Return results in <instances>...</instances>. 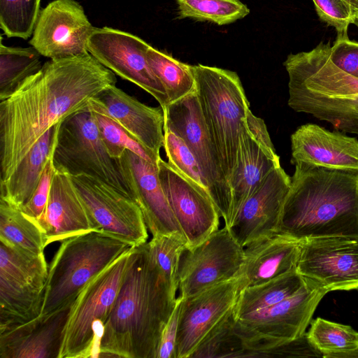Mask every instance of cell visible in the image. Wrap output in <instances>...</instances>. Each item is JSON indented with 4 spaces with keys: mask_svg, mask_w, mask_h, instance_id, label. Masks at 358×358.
I'll use <instances>...</instances> for the list:
<instances>
[{
    "mask_svg": "<svg viewBox=\"0 0 358 358\" xmlns=\"http://www.w3.org/2000/svg\"><path fill=\"white\" fill-rule=\"evenodd\" d=\"M115 73L90 52L50 59L0 102V176L6 180L50 128L88 109L115 86Z\"/></svg>",
    "mask_w": 358,
    "mask_h": 358,
    "instance_id": "obj_1",
    "label": "cell"
},
{
    "mask_svg": "<svg viewBox=\"0 0 358 358\" xmlns=\"http://www.w3.org/2000/svg\"><path fill=\"white\" fill-rule=\"evenodd\" d=\"M177 299L146 243L134 247L102 330L99 357L157 358L163 329Z\"/></svg>",
    "mask_w": 358,
    "mask_h": 358,
    "instance_id": "obj_2",
    "label": "cell"
},
{
    "mask_svg": "<svg viewBox=\"0 0 358 358\" xmlns=\"http://www.w3.org/2000/svg\"><path fill=\"white\" fill-rule=\"evenodd\" d=\"M275 234L358 239V172L296 162Z\"/></svg>",
    "mask_w": 358,
    "mask_h": 358,
    "instance_id": "obj_3",
    "label": "cell"
},
{
    "mask_svg": "<svg viewBox=\"0 0 358 358\" xmlns=\"http://www.w3.org/2000/svg\"><path fill=\"white\" fill-rule=\"evenodd\" d=\"M330 43L310 51L289 54L288 105L334 128L358 136V78L338 68L330 58Z\"/></svg>",
    "mask_w": 358,
    "mask_h": 358,
    "instance_id": "obj_4",
    "label": "cell"
},
{
    "mask_svg": "<svg viewBox=\"0 0 358 358\" xmlns=\"http://www.w3.org/2000/svg\"><path fill=\"white\" fill-rule=\"evenodd\" d=\"M191 69L207 129L229 183L249 101L236 72L203 64Z\"/></svg>",
    "mask_w": 358,
    "mask_h": 358,
    "instance_id": "obj_5",
    "label": "cell"
},
{
    "mask_svg": "<svg viewBox=\"0 0 358 358\" xmlns=\"http://www.w3.org/2000/svg\"><path fill=\"white\" fill-rule=\"evenodd\" d=\"M131 248L98 230L62 241L48 268L41 313L72 302L90 280Z\"/></svg>",
    "mask_w": 358,
    "mask_h": 358,
    "instance_id": "obj_6",
    "label": "cell"
},
{
    "mask_svg": "<svg viewBox=\"0 0 358 358\" xmlns=\"http://www.w3.org/2000/svg\"><path fill=\"white\" fill-rule=\"evenodd\" d=\"M133 248L90 280L73 301L59 358L99 357L102 330L114 306Z\"/></svg>",
    "mask_w": 358,
    "mask_h": 358,
    "instance_id": "obj_7",
    "label": "cell"
},
{
    "mask_svg": "<svg viewBox=\"0 0 358 358\" xmlns=\"http://www.w3.org/2000/svg\"><path fill=\"white\" fill-rule=\"evenodd\" d=\"M327 293L319 283L306 278L305 285L292 296L235 320V330L244 343L241 357L261 358L273 345L303 335Z\"/></svg>",
    "mask_w": 358,
    "mask_h": 358,
    "instance_id": "obj_8",
    "label": "cell"
},
{
    "mask_svg": "<svg viewBox=\"0 0 358 358\" xmlns=\"http://www.w3.org/2000/svg\"><path fill=\"white\" fill-rule=\"evenodd\" d=\"M53 162L56 169L71 176L95 178L134 199L117 159L108 153L89 108L61 123Z\"/></svg>",
    "mask_w": 358,
    "mask_h": 358,
    "instance_id": "obj_9",
    "label": "cell"
},
{
    "mask_svg": "<svg viewBox=\"0 0 358 358\" xmlns=\"http://www.w3.org/2000/svg\"><path fill=\"white\" fill-rule=\"evenodd\" d=\"M48 275L44 253L29 255L0 242V331L41 314Z\"/></svg>",
    "mask_w": 358,
    "mask_h": 358,
    "instance_id": "obj_10",
    "label": "cell"
},
{
    "mask_svg": "<svg viewBox=\"0 0 358 358\" xmlns=\"http://www.w3.org/2000/svg\"><path fill=\"white\" fill-rule=\"evenodd\" d=\"M164 127L178 136L197 160L210 195L227 227L231 222L232 193L207 129L196 91L169 103L164 110Z\"/></svg>",
    "mask_w": 358,
    "mask_h": 358,
    "instance_id": "obj_11",
    "label": "cell"
},
{
    "mask_svg": "<svg viewBox=\"0 0 358 358\" xmlns=\"http://www.w3.org/2000/svg\"><path fill=\"white\" fill-rule=\"evenodd\" d=\"M150 45L124 31L95 27L87 41L88 52L101 64L152 95L163 112L169 104L166 91L147 57Z\"/></svg>",
    "mask_w": 358,
    "mask_h": 358,
    "instance_id": "obj_12",
    "label": "cell"
},
{
    "mask_svg": "<svg viewBox=\"0 0 358 358\" xmlns=\"http://www.w3.org/2000/svg\"><path fill=\"white\" fill-rule=\"evenodd\" d=\"M243 248L224 226L182 254L178 271L179 296L185 299L219 283L238 278Z\"/></svg>",
    "mask_w": 358,
    "mask_h": 358,
    "instance_id": "obj_13",
    "label": "cell"
},
{
    "mask_svg": "<svg viewBox=\"0 0 358 358\" xmlns=\"http://www.w3.org/2000/svg\"><path fill=\"white\" fill-rule=\"evenodd\" d=\"M71 178L95 230L117 237L133 247L147 243L148 227L134 199L95 178Z\"/></svg>",
    "mask_w": 358,
    "mask_h": 358,
    "instance_id": "obj_14",
    "label": "cell"
},
{
    "mask_svg": "<svg viewBox=\"0 0 358 358\" xmlns=\"http://www.w3.org/2000/svg\"><path fill=\"white\" fill-rule=\"evenodd\" d=\"M94 28L78 2L54 0L41 9L29 44L50 59L83 55Z\"/></svg>",
    "mask_w": 358,
    "mask_h": 358,
    "instance_id": "obj_15",
    "label": "cell"
},
{
    "mask_svg": "<svg viewBox=\"0 0 358 358\" xmlns=\"http://www.w3.org/2000/svg\"><path fill=\"white\" fill-rule=\"evenodd\" d=\"M240 291L238 277L182 299L176 358H190L210 331L234 311Z\"/></svg>",
    "mask_w": 358,
    "mask_h": 358,
    "instance_id": "obj_16",
    "label": "cell"
},
{
    "mask_svg": "<svg viewBox=\"0 0 358 358\" xmlns=\"http://www.w3.org/2000/svg\"><path fill=\"white\" fill-rule=\"evenodd\" d=\"M297 271L328 292L358 289V239L329 237L301 241Z\"/></svg>",
    "mask_w": 358,
    "mask_h": 358,
    "instance_id": "obj_17",
    "label": "cell"
},
{
    "mask_svg": "<svg viewBox=\"0 0 358 358\" xmlns=\"http://www.w3.org/2000/svg\"><path fill=\"white\" fill-rule=\"evenodd\" d=\"M158 176L169 206L192 249L219 229L220 213L210 194L198 188L161 158Z\"/></svg>",
    "mask_w": 358,
    "mask_h": 358,
    "instance_id": "obj_18",
    "label": "cell"
},
{
    "mask_svg": "<svg viewBox=\"0 0 358 358\" xmlns=\"http://www.w3.org/2000/svg\"><path fill=\"white\" fill-rule=\"evenodd\" d=\"M117 161L152 237L176 235L186 240L162 187L157 165L129 150Z\"/></svg>",
    "mask_w": 358,
    "mask_h": 358,
    "instance_id": "obj_19",
    "label": "cell"
},
{
    "mask_svg": "<svg viewBox=\"0 0 358 358\" xmlns=\"http://www.w3.org/2000/svg\"><path fill=\"white\" fill-rule=\"evenodd\" d=\"M290 185L291 178L279 166L245 201L227 227L241 246L275 234Z\"/></svg>",
    "mask_w": 358,
    "mask_h": 358,
    "instance_id": "obj_20",
    "label": "cell"
},
{
    "mask_svg": "<svg viewBox=\"0 0 358 358\" xmlns=\"http://www.w3.org/2000/svg\"><path fill=\"white\" fill-rule=\"evenodd\" d=\"M88 108L111 118L131 137L160 155L164 138V115L161 107L147 106L115 85L93 98Z\"/></svg>",
    "mask_w": 358,
    "mask_h": 358,
    "instance_id": "obj_21",
    "label": "cell"
},
{
    "mask_svg": "<svg viewBox=\"0 0 358 358\" xmlns=\"http://www.w3.org/2000/svg\"><path fill=\"white\" fill-rule=\"evenodd\" d=\"M72 302L0 331V358H59Z\"/></svg>",
    "mask_w": 358,
    "mask_h": 358,
    "instance_id": "obj_22",
    "label": "cell"
},
{
    "mask_svg": "<svg viewBox=\"0 0 358 358\" xmlns=\"http://www.w3.org/2000/svg\"><path fill=\"white\" fill-rule=\"evenodd\" d=\"M292 164L358 172V140L316 124L299 127L291 135Z\"/></svg>",
    "mask_w": 358,
    "mask_h": 358,
    "instance_id": "obj_23",
    "label": "cell"
},
{
    "mask_svg": "<svg viewBox=\"0 0 358 358\" xmlns=\"http://www.w3.org/2000/svg\"><path fill=\"white\" fill-rule=\"evenodd\" d=\"M35 221L45 233L46 245L95 230L71 176L57 169L46 207Z\"/></svg>",
    "mask_w": 358,
    "mask_h": 358,
    "instance_id": "obj_24",
    "label": "cell"
},
{
    "mask_svg": "<svg viewBox=\"0 0 358 358\" xmlns=\"http://www.w3.org/2000/svg\"><path fill=\"white\" fill-rule=\"evenodd\" d=\"M301 241L279 234L260 237L243 248L241 290L297 270Z\"/></svg>",
    "mask_w": 358,
    "mask_h": 358,
    "instance_id": "obj_25",
    "label": "cell"
},
{
    "mask_svg": "<svg viewBox=\"0 0 358 358\" xmlns=\"http://www.w3.org/2000/svg\"><path fill=\"white\" fill-rule=\"evenodd\" d=\"M279 166L280 157L275 151L257 141L247 129L243 120L237 161L229 179L232 193L231 224L245 201L268 174Z\"/></svg>",
    "mask_w": 358,
    "mask_h": 358,
    "instance_id": "obj_26",
    "label": "cell"
},
{
    "mask_svg": "<svg viewBox=\"0 0 358 358\" xmlns=\"http://www.w3.org/2000/svg\"><path fill=\"white\" fill-rule=\"evenodd\" d=\"M62 122L47 131L33 145L14 172L1 181L0 199L21 209L34 194L54 152Z\"/></svg>",
    "mask_w": 358,
    "mask_h": 358,
    "instance_id": "obj_27",
    "label": "cell"
},
{
    "mask_svg": "<svg viewBox=\"0 0 358 358\" xmlns=\"http://www.w3.org/2000/svg\"><path fill=\"white\" fill-rule=\"evenodd\" d=\"M306 282L297 270L240 291L234 307V320L270 307L296 294Z\"/></svg>",
    "mask_w": 358,
    "mask_h": 358,
    "instance_id": "obj_28",
    "label": "cell"
},
{
    "mask_svg": "<svg viewBox=\"0 0 358 358\" xmlns=\"http://www.w3.org/2000/svg\"><path fill=\"white\" fill-rule=\"evenodd\" d=\"M0 242L31 255L44 253L45 233L21 209L0 199Z\"/></svg>",
    "mask_w": 358,
    "mask_h": 358,
    "instance_id": "obj_29",
    "label": "cell"
},
{
    "mask_svg": "<svg viewBox=\"0 0 358 358\" xmlns=\"http://www.w3.org/2000/svg\"><path fill=\"white\" fill-rule=\"evenodd\" d=\"M41 55L33 47H8L0 41V101L11 95L28 77L43 66Z\"/></svg>",
    "mask_w": 358,
    "mask_h": 358,
    "instance_id": "obj_30",
    "label": "cell"
},
{
    "mask_svg": "<svg viewBox=\"0 0 358 358\" xmlns=\"http://www.w3.org/2000/svg\"><path fill=\"white\" fill-rule=\"evenodd\" d=\"M148 62L164 85L171 103L196 91L191 65L150 46L147 51Z\"/></svg>",
    "mask_w": 358,
    "mask_h": 358,
    "instance_id": "obj_31",
    "label": "cell"
},
{
    "mask_svg": "<svg viewBox=\"0 0 358 358\" xmlns=\"http://www.w3.org/2000/svg\"><path fill=\"white\" fill-rule=\"evenodd\" d=\"M314 346L323 357L335 358L336 355L358 348V332L350 326L317 317L311 322L307 333Z\"/></svg>",
    "mask_w": 358,
    "mask_h": 358,
    "instance_id": "obj_32",
    "label": "cell"
},
{
    "mask_svg": "<svg viewBox=\"0 0 358 358\" xmlns=\"http://www.w3.org/2000/svg\"><path fill=\"white\" fill-rule=\"evenodd\" d=\"M180 18L223 25L243 18L250 9L239 0H176Z\"/></svg>",
    "mask_w": 358,
    "mask_h": 358,
    "instance_id": "obj_33",
    "label": "cell"
},
{
    "mask_svg": "<svg viewBox=\"0 0 358 358\" xmlns=\"http://www.w3.org/2000/svg\"><path fill=\"white\" fill-rule=\"evenodd\" d=\"M233 312L210 331L190 358L241 357L244 352V343L235 330Z\"/></svg>",
    "mask_w": 358,
    "mask_h": 358,
    "instance_id": "obj_34",
    "label": "cell"
},
{
    "mask_svg": "<svg viewBox=\"0 0 358 358\" xmlns=\"http://www.w3.org/2000/svg\"><path fill=\"white\" fill-rule=\"evenodd\" d=\"M41 0H0V28L7 37L27 40L33 35Z\"/></svg>",
    "mask_w": 358,
    "mask_h": 358,
    "instance_id": "obj_35",
    "label": "cell"
},
{
    "mask_svg": "<svg viewBox=\"0 0 358 358\" xmlns=\"http://www.w3.org/2000/svg\"><path fill=\"white\" fill-rule=\"evenodd\" d=\"M91 112L106 149L113 158L120 157L125 150H129L145 161L157 165L160 155H156L131 137L111 118L96 112Z\"/></svg>",
    "mask_w": 358,
    "mask_h": 358,
    "instance_id": "obj_36",
    "label": "cell"
},
{
    "mask_svg": "<svg viewBox=\"0 0 358 358\" xmlns=\"http://www.w3.org/2000/svg\"><path fill=\"white\" fill-rule=\"evenodd\" d=\"M164 131L163 147L169 164L189 182L210 194L207 180L189 148L171 130L164 127Z\"/></svg>",
    "mask_w": 358,
    "mask_h": 358,
    "instance_id": "obj_37",
    "label": "cell"
},
{
    "mask_svg": "<svg viewBox=\"0 0 358 358\" xmlns=\"http://www.w3.org/2000/svg\"><path fill=\"white\" fill-rule=\"evenodd\" d=\"M146 245L169 287L177 292L180 262L186 249V240L176 235L157 236Z\"/></svg>",
    "mask_w": 358,
    "mask_h": 358,
    "instance_id": "obj_38",
    "label": "cell"
},
{
    "mask_svg": "<svg viewBox=\"0 0 358 358\" xmlns=\"http://www.w3.org/2000/svg\"><path fill=\"white\" fill-rule=\"evenodd\" d=\"M319 18L336 30V38L348 37V29L355 17L344 0H313Z\"/></svg>",
    "mask_w": 358,
    "mask_h": 358,
    "instance_id": "obj_39",
    "label": "cell"
},
{
    "mask_svg": "<svg viewBox=\"0 0 358 358\" xmlns=\"http://www.w3.org/2000/svg\"><path fill=\"white\" fill-rule=\"evenodd\" d=\"M53 155L54 152L46 164L34 194L21 208L26 216L34 220L41 217L48 203L53 177L56 171L53 162Z\"/></svg>",
    "mask_w": 358,
    "mask_h": 358,
    "instance_id": "obj_40",
    "label": "cell"
},
{
    "mask_svg": "<svg viewBox=\"0 0 358 358\" xmlns=\"http://www.w3.org/2000/svg\"><path fill=\"white\" fill-rule=\"evenodd\" d=\"M308 357H323V354L311 343L306 332L299 338L273 345L262 355V358Z\"/></svg>",
    "mask_w": 358,
    "mask_h": 358,
    "instance_id": "obj_41",
    "label": "cell"
},
{
    "mask_svg": "<svg viewBox=\"0 0 358 358\" xmlns=\"http://www.w3.org/2000/svg\"><path fill=\"white\" fill-rule=\"evenodd\" d=\"M330 58L338 68L358 78V42L349 37L336 38L331 47Z\"/></svg>",
    "mask_w": 358,
    "mask_h": 358,
    "instance_id": "obj_42",
    "label": "cell"
},
{
    "mask_svg": "<svg viewBox=\"0 0 358 358\" xmlns=\"http://www.w3.org/2000/svg\"><path fill=\"white\" fill-rule=\"evenodd\" d=\"M181 302L182 298L178 296L175 308L163 329L157 358H176V339Z\"/></svg>",
    "mask_w": 358,
    "mask_h": 358,
    "instance_id": "obj_43",
    "label": "cell"
},
{
    "mask_svg": "<svg viewBox=\"0 0 358 358\" xmlns=\"http://www.w3.org/2000/svg\"><path fill=\"white\" fill-rule=\"evenodd\" d=\"M244 124L248 131L257 141L265 147L275 150L264 120L253 115L250 108L247 110Z\"/></svg>",
    "mask_w": 358,
    "mask_h": 358,
    "instance_id": "obj_44",
    "label": "cell"
},
{
    "mask_svg": "<svg viewBox=\"0 0 358 358\" xmlns=\"http://www.w3.org/2000/svg\"><path fill=\"white\" fill-rule=\"evenodd\" d=\"M335 358H358V348L353 350L339 354Z\"/></svg>",
    "mask_w": 358,
    "mask_h": 358,
    "instance_id": "obj_45",
    "label": "cell"
},
{
    "mask_svg": "<svg viewBox=\"0 0 358 358\" xmlns=\"http://www.w3.org/2000/svg\"><path fill=\"white\" fill-rule=\"evenodd\" d=\"M353 1H354L353 11H354L355 17H358V0H353Z\"/></svg>",
    "mask_w": 358,
    "mask_h": 358,
    "instance_id": "obj_46",
    "label": "cell"
},
{
    "mask_svg": "<svg viewBox=\"0 0 358 358\" xmlns=\"http://www.w3.org/2000/svg\"><path fill=\"white\" fill-rule=\"evenodd\" d=\"M347 3H348L352 8L353 10V5H354V1L353 0H344ZM354 12V11H353Z\"/></svg>",
    "mask_w": 358,
    "mask_h": 358,
    "instance_id": "obj_47",
    "label": "cell"
},
{
    "mask_svg": "<svg viewBox=\"0 0 358 358\" xmlns=\"http://www.w3.org/2000/svg\"><path fill=\"white\" fill-rule=\"evenodd\" d=\"M353 24H355L358 27V17H355Z\"/></svg>",
    "mask_w": 358,
    "mask_h": 358,
    "instance_id": "obj_48",
    "label": "cell"
}]
</instances>
